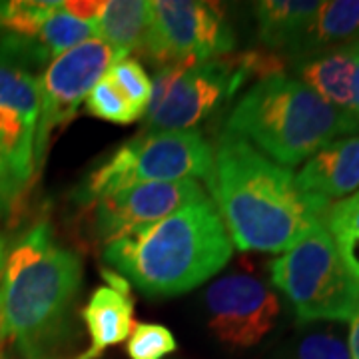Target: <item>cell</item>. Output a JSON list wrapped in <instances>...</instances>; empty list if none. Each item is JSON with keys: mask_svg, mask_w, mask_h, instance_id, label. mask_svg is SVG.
<instances>
[{"mask_svg": "<svg viewBox=\"0 0 359 359\" xmlns=\"http://www.w3.org/2000/svg\"><path fill=\"white\" fill-rule=\"evenodd\" d=\"M18 194L14 192V188L11 186V182L6 178L4 170L0 166V218L13 208V204L16 202Z\"/></svg>", "mask_w": 359, "mask_h": 359, "instance_id": "obj_26", "label": "cell"}, {"mask_svg": "<svg viewBox=\"0 0 359 359\" xmlns=\"http://www.w3.org/2000/svg\"><path fill=\"white\" fill-rule=\"evenodd\" d=\"M152 25V2L146 0H112L94 20L96 39L130 54L144 46Z\"/></svg>", "mask_w": 359, "mask_h": 359, "instance_id": "obj_19", "label": "cell"}, {"mask_svg": "<svg viewBox=\"0 0 359 359\" xmlns=\"http://www.w3.org/2000/svg\"><path fill=\"white\" fill-rule=\"evenodd\" d=\"M176 349V337L162 323H136L126 339L130 359H164Z\"/></svg>", "mask_w": 359, "mask_h": 359, "instance_id": "obj_22", "label": "cell"}, {"mask_svg": "<svg viewBox=\"0 0 359 359\" xmlns=\"http://www.w3.org/2000/svg\"><path fill=\"white\" fill-rule=\"evenodd\" d=\"M359 40V0H327L311 18L308 30L295 50L290 54L295 62L313 54L351 44Z\"/></svg>", "mask_w": 359, "mask_h": 359, "instance_id": "obj_18", "label": "cell"}, {"mask_svg": "<svg viewBox=\"0 0 359 359\" xmlns=\"http://www.w3.org/2000/svg\"><path fill=\"white\" fill-rule=\"evenodd\" d=\"M290 359H349V349L332 332H311L297 341Z\"/></svg>", "mask_w": 359, "mask_h": 359, "instance_id": "obj_24", "label": "cell"}, {"mask_svg": "<svg viewBox=\"0 0 359 359\" xmlns=\"http://www.w3.org/2000/svg\"><path fill=\"white\" fill-rule=\"evenodd\" d=\"M86 110L92 116L112 124H132L142 118V112H138L128 98L118 90L112 78L108 76V72L88 92Z\"/></svg>", "mask_w": 359, "mask_h": 359, "instance_id": "obj_21", "label": "cell"}, {"mask_svg": "<svg viewBox=\"0 0 359 359\" xmlns=\"http://www.w3.org/2000/svg\"><path fill=\"white\" fill-rule=\"evenodd\" d=\"M271 283L292 302L302 323L349 321L359 302V283L349 276L334 240L321 224L276 257Z\"/></svg>", "mask_w": 359, "mask_h": 359, "instance_id": "obj_7", "label": "cell"}, {"mask_svg": "<svg viewBox=\"0 0 359 359\" xmlns=\"http://www.w3.org/2000/svg\"><path fill=\"white\" fill-rule=\"evenodd\" d=\"M233 244L208 198L104 244L102 259L150 297L198 287L230 262Z\"/></svg>", "mask_w": 359, "mask_h": 359, "instance_id": "obj_2", "label": "cell"}, {"mask_svg": "<svg viewBox=\"0 0 359 359\" xmlns=\"http://www.w3.org/2000/svg\"><path fill=\"white\" fill-rule=\"evenodd\" d=\"M205 311L212 334L231 349L257 346L280 318V297L264 280L250 273H230L205 292Z\"/></svg>", "mask_w": 359, "mask_h": 359, "instance_id": "obj_10", "label": "cell"}, {"mask_svg": "<svg viewBox=\"0 0 359 359\" xmlns=\"http://www.w3.org/2000/svg\"><path fill=\"white\" fill-rule=\"evenodd\" d=\"M80 283V257L54 240L46 222L32 226L4 259L0 347L13 341L28 358H36L65 327Z\"/></svg>", "mask_w": 359, "mask_h": 359, "instance_id": "obj_3", "label": "cell"}, {"mask_svg": "<svg viewBox=\"0 0 359 359\" xmlns=\"http://www.w3.org/2000/svg\"><path fill=\"white\" fill-rule=\"evenodd\" d=\"M126 56V52L118 50L104 40L90 39L48 62L39 78L40 114L34 144L36 170L42 166L52 132L74 118L94 84Z\"/></svg>", "mask_w": 359, "mask_h": 359, "instance_id": "obj_9", "label": "cell"}, {"mask_svg": "<svg viewBox=\"0 0 359 359\" xmlns=\"http://www.w3.org/2000/svg\"><path fill=\"white\" fill-rule=\"evenodd\" d=\"M349 321H351V325H349V341H347L349 359H359V302L358 308L353 311V318Z\"/></svg>", "mask_w": 359, "mask_h": 359, "instance_id": "obj_27", "label": "cell"}, {"mask_svg": "<svg viewBox=\"0 0 359 359\" xmlns=\"http://www.w3.org/2000/svg\"><path fill=\"white\" fill-rule=\"evenodd\" d=\"M320 8L316 0H262L254 4L257 20V36L269 50H295L304 39L311 18Z\"/></svg>", "mask_w": 359, "mask_h": 359, "instance_id": "obj_17", "label": "cell"}, {"mask_svg": "<svg viewBox=\"0 0 359 359\" xmlns=\"http://www.w3.org/2000/svg\"><path fill=\"white\" fill-rule=\"evenodd\" d=\"M108 285L94 290L82 311L88 327L90 347L76 359H98L108 347L126 341L134 330V302L130 283L110 271H104Z\"/></svg>", "mask_w": 359, "mask_h": 359, "instance_id": "obj_15", "label": "cell"}, {"mask_svg": "<svg viewBox=\"0 0 359 359\" xmlns=\"http://www.w3.org/2000/svg\"><path fill=\"white\" fill-rule=\"evenodd\" d=\"M108 76L112 78V82L132 102V106L142 112V116L146 114V108L152 96V78L148 76L146 68L136 58L126 56L108 70Z\"/></svg>", "mask_w": 359, "mask_h": 359, "instance_id": "obj_23", "label": "cell"}, {"mask_svg": "<svg viewBox=\"0 0 359 359\" xmlns=\"http://www.w3.org/2000/svg\"><path fill=\"white\" fill-rule=\"evenodd\" d=\"M58 4L52 0L0 2V60L16 66L52 62L44 44V26Z\"/></svg>", "mask_w": 359, "mask_h": 359, "instance_id": "obj_14", "label": "cell"}, {"mask_svg": "<svg viewBox=\"0 0 359 359\" xmlns=\"http://www.w3.org/2000/svg\"><path fill=\"white\" fill-rule=\"evenodd\" d=\"M104 4L106 2H100V0H86V2H78V0H66L62 2V8L66 13L72 14L78 20H84L88 25H94V20L100 16V13L104 11Z\"/></svg>", "mask_w": 359, "mask_h": 359, "instance_id": "obj_25", "label": "cell"}, {"mask_svg": "<svg viewBox=\"0 0 359 359\" xmlns=\"http://www.w3.org/2000/svg\"><path fill=\"white\" fill-rule=\"evenodd\" d=\"M212 164L214 150L198 130L140 134L120 144L82 180L74 202L92 205L140 184L208 180Z\"/></svg>", "mask_w": 359, "mask_h": 359, "instance_id": "obj_6", "label": "cell"}, {"mask_svg": "<svg viewBox=\"0 0 359 359\" xmlns=\"http://www.w3.org/2000/svg\"><path fill=\"white\" fill-rule=\"evenodd\" d=\"M351 118L355 122V126L359 130V80H358V92H355V102H353V110H351Z\"/></svg>", "mask_w": 359, "mask_h": 359, "instance_id": "obj_28", "label": "cell"}, {"mask_svg": "<svg viewBox=\"0 0 359 359\" xmlns=\"http://www.w3.org/2000/svg\"><path fill=\"white\" fill-rule=\"evenodd\" d=\"M4 259H6V244H4V238L0 236V276H2V268H4Z\"/></svg>", "mask_w": 359, "mask_h": 359, "instance_id": "obj_29", "label": "cell"}, {"mask_svg": "<svg viewBox=\"0 0 359 359\" xmlns=\"http://www.w3.org/2000/svg\"><path fill=\"white\" fill-rule=\"evenodd\" d=\"M204 198L196 180L140 184L92 204V230L98 240L108 244L122 233L160 222Z\"/></svg>", "mask_w": 359, "mask_h": 359, "instance_id": "obj_12", "label": "cell"}, {"mask_svg": "<svg viewBox=\"0 0 359 359\" xmlns=\"http://www.w3.org/2000/svg\"><path fill=\"white\" fill-rule=\"evenodd\" d=\"M39 114V78L0 60V166L18 196L36 172Z\"/></svg>", "mask_w": 359, "mask_h": 359, "instance_id": "obj_11", "label": "cell"}, {"mask_svg": "<svg viewBox=\"0 0 359 359\" xmlns=\"http://www.w3.org/2000/svg\"><path fill=\"white\" fill-rule=\"evenodd\" d=\"M226 134L238 136L283 168L309 160L325 144L358 136L351 114L341 112L297 78H262L233 106Z\"/></svg>", "mask_w": 359, "mask_h": 359, "instance_id": "obj_4", "label": "cell"}, {"mask_svg": "<svg viewBox=\"0 0 359 359\" xmlns=\"http://www.w3.org/2000/svg\"><path fill=\"white\" fill-rule=\"evenodd\" d=\"M295 72L323 102L351 114L359 80V40L295 62Z\"/></svg>", "mask_w": 359, "mask_h": 359, "instance_id": "obj_16", "label": "cell"}, {"mask_svg": "<svg viewBox=\"0 0 359 359\" xmlns=\"http://www.w3.org/2000/svg\"><path fill=\"white\" fill-rule=\"evenodd\" d=\"M208 186L231 244L242 252H287L330 210L297 188L290 168L231 134L214 150Z\"/></svg>", "mask_w": 359, "mask_h": 359, "instance_id": "obj_1", "label": "cell"}, {"mask_svg": "<svg viewBox=\"0 0 359 359\" xmlns=\"http://www.w3.org/2000/svg\"><path fill=\"white\" fill-rule=\"evenodd\" d=\"M304 194L323 205L359 190V134L325 144L295 176Z\"/></svg>", "mask_w": 359, "mask_h": 359, "instance_id": "obj_13", "label": "cell"}, {"mask_svg": "<svg viewBox=\"0 0 359 359\" xmlns=\"http://www.w3.org/2000/svg\"><path fill=\"white\" fill-rule=\"evenodd\" d=\"M323 226L330 231L349 276L359 283V190L330 205Z\"/></svg>", "mask_w": 359, "mask_h": 359, "instance_id": "obj_20", "label": "cell"}, {"mask_svg": "<svg viewBox=\"0 0 359 359\" xmlns=\"http://www.w3.org/2000/svg\"><path fill=\"white\" fill-rule=\"evenodd\" d=\"M233 28L224 8L200 0H156L152 25L140 52L162 66L196 65L230 54Z\"/></svg>", "mask_w": 359, "mask_h": 359, "instance_id": "obj_8", "label": "cell"}, {"mask_svg": "<svg viewBox=\"0 0 359 359\" xmlns=\"http://www.w3.org/2000/svg\"><path fill=\"white\" fill-rule=\"evenodd\" d=\"M254 74H282V65L257 52L219 56L196 65L162 66L152 78L146 132L196 130Z\"/></svg>", "mask_w": 359, "mask_h": 359, "instance_id": "obj_5", "label": "cell"}]
</instances>
